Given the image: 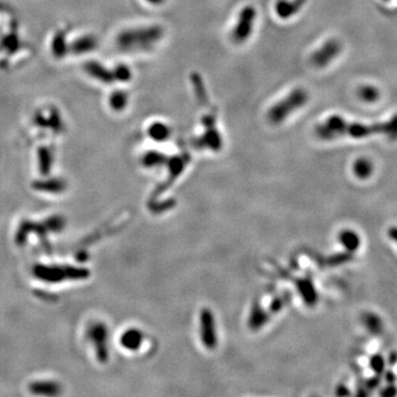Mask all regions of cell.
Masks as SVG:
<instances>
[{"label": "cell", "instance_id": "1", "mask_svg": "<svg viewBox=\"0 0 397 397\" xmlns=\"http://www.w3.org/2000/svg\"><path fill=\"white\" fill-rule=\"evenodd\" d=\"M316 135L322 140H332L343 136L360 139L374 135H383L391 140H395L397 139V115L387 122L372 125L351 123L341 116L332 115L317 126Z\"/></svg>", "mask_w": 397, "mask_h": 397}, {"label": "cell", "instance_id": "2", "mask_svg": "<svg viewBox=\"0 0 397 397\" xmlns=\"http://www.w3.org/2000/svg\"><path fill=\"white\" fill-rule=\"evenodd\" d=\"M164 31L160 26L129 29L119 33L117 46L125 51H147L152 49L163 38Z\"/></svg>", "mask_w": 397, "mask_h": 397}, {"label": "cell", "instance_id": "3", "mask_svg": "<svg viewBox=\"0 0 397 397\" xmlns=\"http://www.w3.org/2000/svg\"><path fill=\"white\" fill-rule=\"evenodd\" d=\"M309 99V94L306 90L296 89L276 103L272 108L268 110L267 117L272 124H280L287 119L294 112L303 107Z\"/></svg>", "mask_w": 397, "mask_h": 397}, {"label": "cell", "instance_id": "4", "mask_svg": "<svg viewBox=\"0 0 397 397\" xmlns=\"http://www.w3.org/2000/svg\"><path fill=\"white\" fill-rule=\"evenodd\" d=\"M256 14L257 12L253 6H246L242 9L233 32H232V38L236 43H243L248 40L253 32Z\"/></svg>", "mask_w": 397, "mask_h": 397}, {"label": "cell", "instance_id": "5", "mask_svg": "<svg viewBox=\"0 0 397 397\" xmlns=\"http://www.w3.org/2000/svg\"><path fill=\"white\" fill-rule=\"evenodd\" d=\"M200 337L206 348L214 350L217 345L214 314L209 308H203L200 312Z\"/></svg>", "mask_w": 397, "mask_h": 397}, {"label": "cell", "instance_id": "6", "mask_svg": "<svg viewBox=\"0 0 397 397\" xmlns=\"http://www.w3.org/2000/svg\"><path fill=\"white\" fill-rule=\"evenodd\" d=\"M342 50L341 42L337 39H330L323 43L318 50L312 53L310 62L316 67H324L338 57Z\"/></svg>", "mask_w": 397, "mask_h": 397}, {"label": "cell", "instance_id": "7", "mask_svg": "<svg viewBox=\"0 0 397 397\" xmlns=\"http://www.w3.org/2000/svg\"><path fill=\"white\" fill-rule=\"evenodd\" d=\"M35 275L43 280H60L65 278H82L87 275L85 270L67 267H37Z\"/></svg>", "mask_w": 397, "mask_h": 397}, {"label": "cell", "instance_id": "8", "mask_svg": "<svg viewBox=\"0 0 397 397\" xmlns=\"http://www.w3.org/2000/svg\"><path fill=\"white\" fill-rule=\"evenodd\" d=\"M91 340L95 343L96 351L99 353V359L100 361L107 360L108 356V350H107V329L105 328L104 324L96 323L92 326L90 330Z\"/></svg>", "mask_w": 397, "mask_h": 397}, {"label": "cell", "instance_id": "9", "mask_svg": "<svg viewBox=\"0 0 397 397\" xmlns=\"http://www.w3.org/2000/svg\"><path fill=\"white\" fill-rule=\"evenodd\" d=\"M196 144L201 148H209L212 151H219L223 146V138L216 129V126H211V127L204 128V133L200 138L197 139Z\"/></svg>", "mask_w": 397, "mask_h": 397}, {"label": "cell", "instance_id": "10", "mask_svg": "<svg viewBox=\"0 0 397 397\" xmlns=\"http://www.w3.org/2000/svg\"><path fill=\"white\" fill-rule=\"evenodd\" d=\"M189 161H190V156H189V154H180V156H174L171 157L170 159H168L167 160V164L169 167L168 180L163 183V187L160 188V190L158 191H162L167 187H169V185H171V183L180 176L182 171L185 170V168L187 167Z\"/></svg>", "mask_w": 397, "mask_h": 397}, {"label": "cell", "instance_id": "11", "mask_svg": "<svg viewBox=\"0 0 397 397\" xmlns=\"http://www.w3.org/2000/svg\"><path fill=\"white\" fill-rule=\"evenodd\" d=\"M307 0H278L276 2V13L280 19H289L297 14L306 4Z\"/></svg>", "mask_w": 397, "mask_h": 397}, {"label": "cell", "instance_id": "12", "mask_svg": "<svg viewBox=\"0 0 397 397\" xmlns=\"http://www.w3.org/2000/svg\"><path fill=\"white\" fill-rule=\"evenodd\" d=\"M84 69L91 76H93L94 79L103 82V83L110 84L115 81L113 72L105 69V67L99 62H95V61L87 62L84 65Z\"/></svg>", "mask_w": 397, "mask_h": 397}, {"label": "cell", "instance_id": "13", "mask_svg": "<svg viewBox=\"0 0 397 397\" xmlns=\"http://www.w3.org/2000/svg\"><path fill=\"white\" fill-rule=\"evenodd\" d=\"M144 333L138 329H128L120 337V346L128 351H136L142 346Z\"/></svg>", "mask_w": 397, "mask_h": 397}, {"label": "cell", "instance_id": "14", "mask_svg": "<svg viewBox=\"0 0 397 397\" xmlns=\"http://www.w3.org/2000/svg\"><path fill=\"white\" fill-rule=\"evenodd\" d=\"M339 242L348 253H355L361 246V239L356 232L352 230H343L339 234Z\"/></svg>", "mask_w": 397, "mask_h": 397}, {"label": "cell", "instance_id": "15", "mask_svg": "<svg viewBox=\"0 0 397 397\" xmlns=\"http://www.w3.org/2000/svg\"><path fill=\"white\" fill-rule=\"evenodd\" d=\"M190 81L193 86V92H195L197 100L203 106L209 105V95H207L206 87L202 76L197 73V72H193L190 76Z\"/></svg>", "mask_w": 397, "mask_h": 397}, {"label": "cell", "instance_id": "16", "mask_svg": "<svg viewBox=\"0 0 397 397\" xmlns=\"http://www.w3.org/2000/svg\"><path fill=\"white\" fill-rule=\"evenodd\" d=\"M363 324L366 330L374 336H381L384 331V324L381 317L374 312H365L362 317Z\"/></svg>", "mask_w": 397, "mask_h": 397}, {"label": "cell", "instance_id": "17", "mask_svg": "<svg viewBox=\"0 0 397 397\" xmlns=\"http://www.w3.org/2000/svg\"><path fill=\"white\" fill-rule=\"evenodd\" d=\"M96 46H98V41H96L95 37L85 36L83 38L77 39L76 41L72 43L70 50L73 52L74 54H83L85 52L94 50Z\"/></svg>", "mask_w": 397, "mask_h": 397}, {"label": "cell", "instance_id": "18", "mask_svg": "<svg viewBox=\"0 0 397 397\" xmlns=\"http://www.w3.org/2000/svg\"><path fill=\"white\" fill-rule=\"evenodd\" d=\"M148 135L150 138L156 140L157 143H162L170 137L171 129L164 123L156 122L150 125V127L148 128Z\"/></svg>", "mask_w": 397, "mask_h": 397}, {"label": "cell", "instance_id": "19", "mask_svg": "<svg viewBox=\"0 0 397 397\" xmlns=\"http://www.w3.org/2000/svg\"><path fill=\"white\" fill-rule=\"evenodd\" d=\"M373 171H374V166L373 162L367 158H359L353 164V172L356 176V178L362 179V180H366L369 179Z\"/></svg>", "mask_w": 397, "mask_h": 397}, {"label": "cell", "instance_id": "20", "mask_svg": "<svg viewBox=\"0 0 397 397\" xmlns=\"http://www.w3.org/2000/svg\"><path fill=\"white\" fill-rule=\"evenodd\" d=\"M298 289L299 293L302 295L304 302L309 306H313L314 303L317 302L318 295L316 293V289H314L312 282L310 279H301L298 283Z\"/></svg>", "mask_w": 397, "mask_h": 397}, {"label": "cell", "instance_id": "21", "mask_svg": "<svg viewBox=\"0 0 397 397\" xmlns=\"http://www.w3.org/2000/svg\"><path fill=\"white\" fill-rule=\"evenodd\" d=\"M52 52L55 57H63L67 52V45L65 40V33L63 31L57 32L52 41Z\"/></svg>", "mask_w": 397, "mask_h": 397}, {"label": "cell", "instance_id": "22", "mask_svg": "<svg viewBox=\"0 0 397 397\" xmlns=\"http://www.w3.org/2000/svg\"><path fill=\"white\" fill-rule=\"evenodd\" d=\"M32 393L41 394V395H55L60 392L59 386L55 383H50V382H40V383H33L30 386Z\"/></svg>", "mask_w": 397, "mask_h": 397}, {"label": "cell", "instance_id": "23", "mask_svg": "<svg viewBox=\"0 0 397 397\" xmlns=\"http://www.w3.org/2000/svg\"><path fill=\"white\" fill-rule=\"evenodd\" d=\"M167 160H168V158L161 152L148 151L143 158V163L145 167L152 168V167L161 166V164L167 163Z\"/></svg>", "mask_w": 397, "mask_h": 397}, {"label": "cell", "instance_id": "24", "mask_svg": "<svg viewBox=\"0 0 397 397\" xmlns=\"http://www.w3.org/2000/svg\"><path fill=\"white\" fill-rule=\"evenodd\" d=\"M357 96H359L360 99L366 101V103H374L380 98V92L374 86L364 85L357 90Z\"/></svg>", "mask_w": 397, "mask_h": 397}, {"label": "cell", "instance_id": "25", "mask_svg": "<svg viewBox=\"0 0 397 397\" xmlns=\"http://www.w3.org/2000/svg\"><path fill=\"white\" fill-rule=\"evenodd\" d=\"M127 103H128V95L126 92L116 91L112 95H110V99H109L110 107H112L114 110H116V112H120V110H123L126 107Z\"/></svg>", "mask_w": 397, "mask_h": 397}, {"label": "cell", "instance_id": "26", "mask_svg": "<svg viewBox=\"0 0 397 397\" xmlns=\"http://www.w3.org/2000/svg\"><path fill=\"white\" fill-rule=\"evenodd\" d=\"M39 162H40L41 172L43 174L49 173L52 164V153L49 148L41 147L39 149Z\"/></svg>", "mask_w": 397, "mask_h": 397}, {"label": "cell", "instance_id": "27", "mask_svg": "<svg viewBox=\"0 0 397 397\" xmlns=\"http://www.w3.org/2000/svg\"><path fill=\"white\" fill-rule=\"evenodd\" d=\"M266 320H267V316H266L264 309L258 306L254 307L250 314L249 326L254 329H258L260 328V326H263Z\"/></svg>", "mask_w": 397, "mask_h": 397}, {"label": "cell", "instance_id": "28", "mask_svg": "<svg viewBox=\"0 0 397 397\" xmlns=\"http://www.w3.org/2000/svg\"><path fill=\"white\" fill-rule=\"evenodd\" d=\"M369 364L371 370L375 373L377 375H382L385 372V366H386V360L384 359V356L380 354V353H376V354H373L370 357Z\"/></svg>", "mask_w": 397, "mask_h": 397}, {"label": "cell", "instance_id": "29", "mask_svg": "<svg viewBox=\"0 0 397 397\" xmlns=\"http://www.w3.org/2000/svg\"><path fill=\"white\" fill-rule=\"evenodd\" d=\"M19 48V39L18 37L11 33L2 39L1 43H0V49L7 50L9 52H14Z\"/></svg>", "mask_w": 397, "mask_h": 397}, {"label": "cell", "instance_id": "30", "mask_svg": "<svg viewBox=\"0 0 397 397\" xmlns=\"http://www.w3.org/2000/svg\"><path fill=\"white\" fill-rule=\"evenodd\" d=\"M113 75L115 81L128 82L132 79V71H130L127 65L120 64L115 67V70L113 71Z\"/></svg>", "mask_w": 397, "mask_h": 397}, {"label": "cell", "instance_id": "31", "mask_svg": "<svg viewBox=\"0 0 397 397\" xmlns=\"http://www.w3.org/2000/svg\"><path fill=\"white\" fill-rule=\"evenodd\" d=\"M48 125H49V127H51L52 129H54L55 132H61L62 120H61L59 112H57L55 108L51 109L50 116H49V118H48Z\"/></svg>", "mask_w": 397, "mask_h": 397}, {"label": "cell", "instance_id": "32", "mask_svg": "<svg viewBox=\"0 0 397 397\" xmlns=\"http://www.w3.org/2000/svg\"><path fill=\"white\" fill-rule=\"evenodd\" d=\"M352 259V253H348V251H345V253H339L337 255H332L330 258L328 259L329 265L331 266H338L347 263V261Z\"/></svg>", "mask_w": 397, "mask_h": 397}, {"label": "cell", "instance_id": "33", "mask_svg": "<svg viewBox=\"0 0 397 397\" xmlns=\"http://www.w3.org/2000/svg\"><path fill=\"white\" fill-rule=\"evenodd\" d=\"M63 182L60 180H55V179H53V180L50 181H43V182H39L37 188L38 189H43V190H47V191H57V190H61L63 188Z\"/></svg>", "mask_w": 397, "mask_h": 397}, {"label": "cell", "instance_id": "34", "mask_svg": "<svg viewBox=\"0 0 397 397\" xmlns=\"http://www.w3.org/2000/svg\"><path fill=\"white\" fill-rule=\"evenodd\" d=\"M380 385H381V375L375 374L374 376H372L365 381V389L367 391H374L376 389H379Z\"/></svg>", "mask_w": 397, "mask_h": 397}, {"label": "cell", "instance_id": "35", "mask_svg": "<svg viewBox=\"0 0 397 397\" xmlns=\"http://www.w3.org/2000/svg\"><path fill=\"white\" fill-rule=\"evenodd\" d=\"M379 394L383 397H394L397 395V387L395 384H387V386L380 390Z\"/></svg>", "mask_w": 397, "mask_h": 397}, {"label": "cell", "instance_id": "36", "mask_svg": "<svg viewBox=\"0 0 397 397\" xmlns=\"http://www.w3.org/2000/svg\"><path fill=\"white\" fill-rule=\"evenodd\" d=\"M383 374H384V379H385L387 384H395L396 374H395V373H394L393 371H392V370L385 371V372L383 373Z\"/></svg>", "mask_w": 397, "mask_h": 397}, {"label": "cell", "instance_id": "37", "mask_svg": "<svg viewBox=\"0 0 397 397\" xmlns=\"http://www.w3.org/2000/svg\"><path fill=\"white\" fill-rule=\"evenodd\" d=\"M35 120H36L37 125L41 126V127H49V125H48V118H46L45 116H43V115L40 114V113H38V114L36 115Z\"/></svg>", "mask_w": 397, "mask_h": 397}, {"label": "cell", "instance_id": "38", "mask_svg": "<svg viewBox=\"0 0 397 397\" xmlns=\"http://www.w3.org/2000/svg\"><path fill=\"white\" fill-rule=\"evenodd\" d=\"M387 363H389L390 366H394L397 364V352H391L389 356H387Z\"/></svg>", "mask_w": 397, "mask_h": 397}, {"label": "cell", "instance_id": "39", "mask_svg": "<svg viewBox=\"0 0 397 397\" xmlns=\"http://www.w3.org/2000/svg\"><path fill=\"white\" fill-rule=\"evenodd\" d=\"M387 234H389L390 239L397 244V226H392L389 232H387Z\"/></svg>", "mask_w": 397, "mask_h": 397}, {"label": "cell", "instance_id": "40", "mask_svg": "<svg viewBox=\"0 0 397 397\" xmlns=\"http://www.w3.org/2000/svg\"><path fill=\"white\" fill-rule=\"evenodd\" d=\"M337 395L338 396H345V395H350V391L347 390V387L345 385H340L337 389Z\"/></svg>", "mask_w": 397, "mask_h": 397}, {"label": "cell", "instance_id": "41", "mask_svg": "<svg viewBox=\"0 0 397 397\" xmlns=\"http://www.w3.org/2000/svg\"><path fill=\"white\" fill-rule=\"evenodd\" d=\"M146 1L151 4H161L164 2V0H146Z\"/></svg>", "mask_w": 397, "mask_h": 397}, {"label": "cell", "instance_id": "42", "mask_svg": "<svg viewBox=\"0 0 397 397\" xmlns=\"http://www.w3.org/2000/svg\"><path fill=\"white\" fill-rule=\"evenodd\" d=\"M385 1H387V0H385Z\"/></svg>", "mask_w": 397, "mask_h": 397}]
</instances>
